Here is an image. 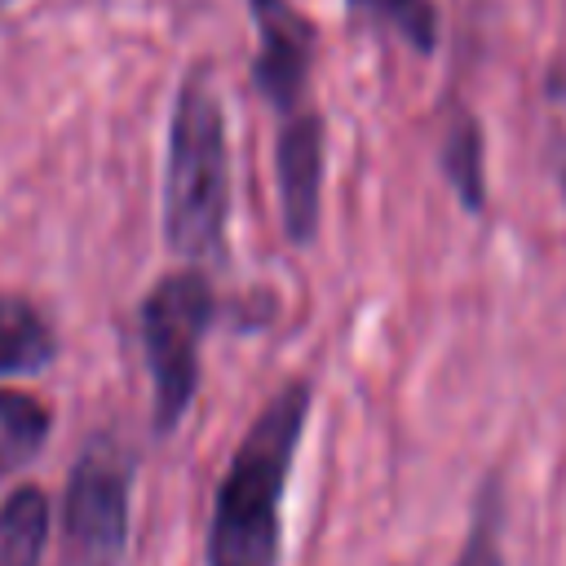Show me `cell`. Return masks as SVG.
<instances>
[{"label":"cell","instance_id":"obj_1","mask_svg":"<svg viewBox=\"0 0 566 566\" xmlns=\"http://www.w3.org/2000/svg\"><path fill=\"white\" fill-rule=\"evenodd\" d=\"M310 416V385L287 380L243 433L212 509V566H279V504Z\"/></svg>","mask_w":566,"mask_h":566},{"label":"cell","instance_id":"obj_2","mask_svg":"<svg viewBox=\"0 0 566 566\" xmlns=\"http://www.w3.org/2000/svg\"><path fill=\"white\" fill-rule=\"evenodd\" d=\"M230 212L226 115L203 71H190L168 124L164 234L181 256H217Z\"/></svg>","mask_w":566,"mask_h":566},{"label":"cell","instance_id":"obj_3","mask_svg":"<svg viewBox=\"0 0 566 566\" xmlns=\"http://www.w3.org/2000/svg\"><path fill=\"white\" fill-rule=\"evenodd\" d=\"M217 314V296L199 270L164 274L142 305V340L155 380V429H172L199 389V345Z\"/></svg>","mask_w":566,"mask_h":566},{"label":"cell","instance_id":"obj_4","mask_svg":"<svg viewBox=\"0 0 566 566\" xmlns=\"http://www.w3.org/2000/svg\"><path fill=\"white\" fill-rule=\"evenodd\" d=\"M128 491L133 460L111 438H97L66 482L57 566H119L128 539Z\"/></svg>","mask_w":566,"mask_h":566},{"label":"cell","instance_id":"obj_5","mask_svg":"<svg viewBox=\"0 0 566 566\" xmlns=\"http://www.w3.org/2000/svg\"><path fill=\"white\" fill-rule=\"evenodd\" d=\"M256 22L252 80L279 115H296L314 66V22L292 0H248Z\"/></svg>","mask_w":566,"mask_h":566},{"label":"cell","instance_id":"obj_6","mask_svg":"<svg viewBox=\"0 0 566 566\" xmlns=\"http://www.w3.org/2000/svg\"><path fill=\"white\" fill-rule=\"evenodd\" d=\"M283 230L292 243H310L318 230V190H323V119L314 111H296L279 128L274 146Z\"/></svg>","mask_w":566,"mask_h":566},{"label":"cell","instance_id":"obj_7","mask_svg":"<svg viewBox=\"0 0 566 566\" xmlns=\"http://www.w3.org/2000/svg\"><path fill=\"white\" fill-rule=\"evenodd\" d=\"M57 340L44 323V314L13 292H0V376H27L40 371L53 358Z\"/></svg>","mask_w":566,"mask_h":566},{"label":"cell","instance_id":"obj_8","mask_svg":"<svg viewBox=\"0 0 566 566\" xmlns=\"http://www.w3.org/2000/svg\"><path fill=\"white\" fill-rule=\"evenodd\" d=\"M49 535V500L40 486H18L0 504V566H40Z\"/></svg>","mask_w":566,"mask_h":566},{"label":"cell","instance_id":"obj_9","mask_svg":"<svg viewBox=\"0 0 566 566\" xmlns=\"http://www.w3.org/2000/svg\"><path fill=\"white\" fill-rule=\"evenodd\" d=\"M442 177L451 181V190L460 195V203L469 212H482L486 203V177H482V128L469 111H455L447 133H442V150H438Z\"/></svg>","mask_w":566,"mask_h":566},{"label":"cell","instance_id":"obj_10","mask_svg":"<svg viewBox=\"0 0 566 566\" xmlns=\"http://www.w3.org/2000/svg\"><path fill=\"white\" fill-rule=\"evenodd\" d=\"M49 438V411L18 389H0V473L22 469Z\"/></svg>","mask_w":566,"mask_h":566},{"label":"cell","instance_id":"obj_11","mask_svg":"<svg viewBox=\"0 0 566 566\" xmlns=\"http://www.w3.org/2000/svg\"><path fill=\"white\" fill-rule=\"evenodd\" d=\"M345 4L363 22L389 27L416 53H429L438 44V9L429 0H345Z\"/></svg>","mask_w":566,"mask_h":566},{"label":"cell","instance_id":"obj_12","mask_svg":"<svg viewBox=\"0 0 566 566\" xmlns=\"http://www.w3.org/2000/svg\"><path fill=\"white\" fill-rule=\"evenodd\" d=\"M455 566H504L500 544H495V522H491V513L473 526V535L464 539V553H460Z\"/></svg>","mask_w":566,"mask_h":566},{"label":"cell","instance_id":"obj_13","mask_svg":"<svg viewBox=\"0 0 566 566\" xmlns=\"http://www.w3.org/2000/svg\"><path fill=\"white\" fill-rule=\"evenodd\" d=\"M4 4H9V0H0V9H4Z\"/></svg>","mask_w":566,"mask_h":566}]
</instances>
